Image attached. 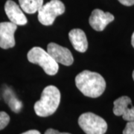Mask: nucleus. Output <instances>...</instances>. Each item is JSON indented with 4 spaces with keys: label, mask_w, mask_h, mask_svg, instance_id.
Masks as SVG:
<instances>
[{
    "label": "nucleus",
    "mask_w": 134,
    "mask_h": 134,
    "mask_svg": "<svg viewBox=\"0 0 134 134\" xmlns=\"http://www.w3.org/2000/svg\"><path fill=\"white\" fill-rule=\"evenodd\" d=\"M77 88L86 97L98 98L106 89L104 78L97 72L84 70L75 77Z\"/></svg>",
    "instance_id": "nucleus-1"
},
{
    "label": "nucleus",
    "mask_w": 134,
    "mask_h": 134,
    "mask_svg": "<svg viewBox=\"0 0 134 134\" xmlns=\"http://www.w3.org/2000/svg\"><path fill=\"white\" fill-rule=\"evenodd\" d=\"M60 102V92L56 86H46L41 94L40 100L34 104V111L40 117H47L54 114Z\"/></svg>",
    "instance_id": "nucleus-2"
},
{
    "label": "nucleus",
    "mask_w": 134,
    "mask_h": 134,
    "mask_svg": "<svg viewBox=\"0 0 134 134\" xmlns=\"http://www.w3.org/2000/svg\"><path fill=\"white\" fill-rule=\"evenodd\" d=\"M27 58L29 62L40 66L48 75H56L59 69L58 63L53 59L48 52H46L40 47L31 48L28 53Z\"/></svg>",
    "instance_id": "nucleus-3"
},
{
    "label": "nucleus",
    "mask_w": 134,
    "mask_h": 134,
    "mask_svg": "<svg viewBox=\"0 0 134 134\" xmlns=\"http://www.w3.org/2000/svg\"><path fill=\"white\" fill-rule=\"evenodd\" d=\"M78 125L86 134H104L107 130L105 120L92 113H85L80 115Z\"/></svg>",
    "instance_id": "nucleus-4"
},
{
    "label": "nucleus",
    "mask_w": 134,
    "mask_h": 134,
    "mask_svg": "<svg viewBox=\"0 0 134 134\" xmlns=\"http://www.w3.org/2000/svg\"><path fill=\"white\" fill-rule=\"evenodd\" d=\"M38 12V20L44 25H51L55 18L65 12V5L60 0H51L43 5Z\"/></svg>",
    "instance_id": "nucleus-5"
},
{
    "label": "nucleus",
    "mask_w": 134,
    "mask_h": 134,
    "mask_svg": "<svg viewBox=\"0 0 134 134\" xmlns=\"http://www.w3.org/2000/svg\"><path fill=\"white\" fill-rule=\"evenodd\" d=\"M113 113L116 116H122L127 121H134V107L128 96H121L114 101Z\"/></svg>",
    "instance_id": "nucleus-6"
},
{
    "label": "nucleus",
    "mask_w": 134,
    "mask_h": 134,
    "mask_svg": "<svg viewBox=\"0 0 134 134\" xmlns=\"http://www.w3.org/2000/svg\"><path fill=\"white\" fill-rule=\"evenodd\" d=\"M47 52L58 63L64 66H71L74 59L69 49L54 43H50L47 46Z\"/></svg>",
    "instance_id": "nucleus-7"
},
{
    "label": "nucleus",
    "mask_w": 134,
    "mask_h": 134,
    "mask_svg": "<svg viewBox=\"0 0 134 134\" xmlns=\"http://www.w3.org/2000/svg\"><path fill=\"white\" fill-rule=\"evenodd\" d=\"M17 25L11 22L0 23V47L3 49L13 48L15 46L14 33Z\"/></svg>",
    "instance_id": "nucleus-8"
},
{
    "label": "nucleus",
    "mask_w": 134,
    "mask_h": 134,
    "mask_svg": "<svg viewBox=\"0 0 134 134\" xmlns=\"http://www.w3.org/2000/svg\"><path fill=\"white\" fill-rule=\"evenodd\" d=\"M114 20V16L109 12H104L100 9H95L89 19L91 27L97 31H102L107 25Z\"/></svg>",
    "instance_id": "nucleus-9"
},
{
    "label": "nucleus",
    "mask_w": 134,
    "mask_h": 134,
    "mask_svg": "<svg viewBox=\"0 0 134 134\" xmlns=\"http://www.w3.org/2000/svg\"><path fill=\"white\" fill-rule=\"evenodd\" d=\"M5 10L10 22L17 25H24L28 20L20 7L12 0H8L5 5Z\"/></svg>",
    "instance_id": "nucleus-10"
},
{
    "label": "nucleus",
    "mask_w": 134,
    "mask_h": 134,
    "mask_svg": "<svg viewBox=\"0 0 134 134\" xmlns=\"http://www.w3.org/2000/svg\"><path fill=\"white\" fill-rule=\"evenodd\" d=\"M69 37L76 51L83 53L87 50L88 41L86 34L83 30L79 29H72L69 33Z\"/></svg>",
    "instance_id": "nucleus-11"
},
{
    "label": "nucleus",
    "mask_w": 134,
    "mask_h": 134,
    "mask_svg": "<svg viewBox=\"0 0 134 134\" xmlns=\"http://www.w3.org/2000/svg\"><path fill=\"white\" fill-rule=\"evenodd\" d=\"M19 2L22 10L30 14L37 12L43 5V0H19Z\"/></svg>",
    "instance_id": "nucleus-12"
},
{
    "label": "nucleus",
    "mask_w": 134,
    "mask_h": 134,
    "mask_svg": "<svg viewBox=\"0 0 134 134\" xmlns=\"http://www.w3.org/2000/svg\"><path fill=\"white\" fill-rule=\"evenodd\" d=\"M3 95L5 96V99L12 111H14V113H19L23 107V104L20 100L16 98L13 92L9 89H7L5 90Z\"/></svg>",
    "instance_id": "nucleus-13"
},
{
    "label": "nucleus",
    "mask_w": 134,
    "mask_h": 134,
    "mask_svg": "<svg viewBox=\"0 0 134 134\" xmlns=\"http://www.w3.org/2000/svg\"><path fill=\"white\" fill-rule=\"evenodd\" d=\"M10 122V116L5 112H0V130L4 129Z\"/></svg>",
    "instance_id": "nucleus-14"
},
{
    "label": "nucleus",
    "mask_w": 134,
    "mask_h": 134,
    "mask_svg": "<svg viewBox=\"0 0 134 134\" xmlns=\"http://www.w3.org/2000/svg\"><path fill=\"white\" fill-rule=\"evenodd\" d=\"M123 134H134V121L127 123L123 130Z\"/></svg>",
    "instance_id": "nucleus-15"
},
{
    "label": "nucleus",
    "mask_w": 134,
    "mask_h": 134,
    "mask_svg": "<svg viewBox=\"0 0 134 134\" xmlns=\"http://www.w3.org/2000/svg\"><path fill=\"white\" fill-rule=\"evenodd\" d=\"M119 2L125 6H132L134 5V0H119Z\"/></svg>",
    "instance_id": "nucleus-16"
},
{
    "label": "nucleus",
    "mask_w": 134,
    "mask_h": 134,
    "mask_svg": "<svg viewBox=\"0 0 134 134\" xmlns=\"http://www.w3.org/2000/svg\"><path fill=\"white\" fill-rule=\"evenodd\" d=\"M45 134H71V133H60V132H59L58 130H56L50 128V129H48L46 131V132H45Z\"/></svg>",
    "instance_id": "nucleus-17"
},
{
    "label": "nucleus",
    "mask_w": 134,
    "mask_h": 134,
    "mask_svg": "<svg viewBox=\"0 0 134 134\" xmlns=\"http://www.w3.org/2000/svg\"><path fill=\"white\" fill-rule=\"evenodd\" d=\"M21 134H41L38 130H28L25 133H23Z\"/></svg>",
    "instance_id": "nucleus-18"
},
{
    "label": "nucleus",
    "mask_w": 134,
    "mask_h": 134,
    "mask_svg": "<svg viewBox=\"0 0 134 134\" xmlns=\"http://www.w3.org/2000/svg\"><path fill=\"white\" fill-rule=\"evenodd\" d=\"M131 43H132V46L134 48V32L133 34H132V37H131Z\"/></svg>",
    "instance_id": "nucleus-19"
},
{
    "label": "nucleus",
    "mask_w": 134,
    "mask_h": 134,
    "mask_svg": "<svg viewBox=\"0 0 134 134\" xmlns=\"http://www.w3.org/2000/svg\"><path fill=\"white\" fill-rule=\"evenodd\" d=\"M133 80H134V71L133 72Z\"/></svg>",
    "instance_id": "nucleus-20"
}]
</instances>
